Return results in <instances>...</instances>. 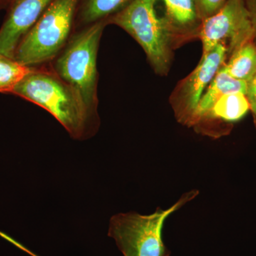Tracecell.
<instances>
[{
	"mask_svg": "<svg viewBox=\"0 0 256 256\" xmlns=\"http://www.w3.org/2000/svg\"><path fill=\"white\" fill-rule=\"evenodd\" d=\"M244 1L252 21V31H254L252 42L256 45V0H244Z\"/></svg>",
	"mask_w": 256,
	"mask_h": 256,
	"instance_id": "16",
	"label": "cell"
},
{
	"mask_svg": "<svg viewBox=\"0 0 256 256\" xmlns=\"http://www.w3.org/2000/svg\"><path fill=\"white\" fill-rule=\"evenodd\" d=\"M224 65L217 72L216 75L204 92L194 116L192 128L208 114L216 101L222 96L232 92H242L246 95L247 82L237 80L230 76L226 72Z\"/></svg>",
	"mask_w": 256,
	"mask_h": 256,
	"instance_id": "10",
	"label": "cell"
},
{
	"mask_svg": "<svg viewBox=\"0 0 256 256\" xmlns=\"http://www.w3.org/2000/svg\"><path fill=\"white\" fill-rule=\"evenodd\" d=\"M224 68L230 76L248 84L256 74V45L252 40L234 50Z\"/></svg>",
	"mask_w": 256,
	"mask_h": 256,
	"instance_id": "11",
	"label": "cell"
},
{
	"mask_svg": "<svg viewBox=\"0 0 256 256\" xmlns=\"http://www.w3.org/2000/svg\"><path fill=\"white\" fill-rule=\"evenodd\" d=\"M228 0H196L202 20L215 14Z\"/></svg>",
	"mask_w": 256,
	"mask_h": 256,
	"instance_id": "14",
	"label": "cell"
},
{
	"mask_svg": "<svg viewBox=\"0 0 256 256\" xmlns=\"http://www.w3.org/2000/svg\"><path fill=\"white\" fill-rule=\"evenodd\" d=\"M198 194V190H191L184 194L172 206L165 210L158 208L150 215L136 212L114 215L109 223L108 236L114 239L124 256H170L162 240L164 222Z\"/></svg>",
	"mask_w": 256,
	"mask_h": 256,
	"instance_id": "2",
	"label": "cell"
},
{
	"mask_svg": "<svg viewBox=\"0 0 256 256\" xmlns=\"http://www.w3.org/2000/svg\"><path fill=\"white\" fill-rule=\"evenodd\" d=\"M107 20L88 25L76 34L54 64V73L80 94L88 109L97 116V55Z\"/></svg>",
	"mask_w": 256,
	"mask_h": 256,
	"instance_id": "4",
	"label": "cell"
},
{
	"mask_svg": "<svg viewBox=\"0 0 256 256\" xmlns=\"http://www.w3.org/2000/svg\"><path fill=\"white\" fill-rule=\"evenodd\" d=\"M133 0H86L80 20L86 25L106 20L128 6Z\"/></svg>",
	"mask_w": 256,
	"mask_h": 256,
	"instance_id": "12",
	"label": "cell"
},
{
	"mask_svg": "<svg viewBox=\"0 0 256 256\" xmlns=\"http://www.w3.org/2000/svg\"><path fill=\"white\" fill-rule=\"evenodd\" d=\"M164 6L165 22L172 37L174 48L188 40L198 38L202 23L196 0H161Z\"/></svg>",
	"mask_w": 256,
	"mask_h": 256,
	"instance_id": "9",
	"label": "cell"
},
{
	"mask_svg": "<svg viewBox=\"0 0 256 256\" xmlns=\"http://www.w3.org/2000/svg\"><path fill=\"white\" fill-rule=\"evenodd\" d=\"M226 60V48L218 44L202 55L194 70L178 82L170 96V102L180 124L191 127L204 92Z\"/></svg>",
	"mask_w": 256,
	"mask_h": 256,
	"instance_id": "7",
	"label": "cell"
},
{
	"mask_svg": "<svg viewBox=\"0 0 256 256\" xmlns=\"http://www.w3.org/2000/svg\"><path fill=\"white\" fill-rule=\"evenodd\" d=\"M156 0H133L128 6L107 18L128 32L146 52L148 62L158 75L169 72L174 48L164 18L156 9Z\"/></svg>",
	"mask_w": 256,
	"mask_h": 256,
	"instance_id": "3",
	"label": "cell"
},
{
	"mask_svg": "<svg viewBox=\"0 0 256 256\" xmlns=\"http://www.w3.org/2000/svg\"><path fill=\"white\" fill-rule=\"evenodd\" d=\"M11 94L48 111L74 139H85L97 124L80 94L55 73L31 68Z\"/></svg>",
	"mask_w": 256,
	"mask_h": 256,
	"instance_id": "1",
	"label": "cell"
},
{
	"mask_svg": "<svg viewBox=\"0 0 256 256\" xmlns=\"http://www.w3.org/2000/svg\"><path fill=\"white\" fill-rule=\"evenodd\" d=\"M16 0H0V10L11 6Z\"/></svg>",
	"mask_w": 256,
	"mask_h": 256,
	"instance_id": "17",
	"label": "cell"
},
{
	"mask_svg": "<svg viewBox=\"0 0 256 256\" xmlns=\"http://www.w3.org/2000/svg\"><path fill=\"white\" fill-rule=\"evenodd\" d=\"M80 0H54L18 43L14 60L32 68L54 58L66 43Z\"/></svg>",
	"mask_w": 256,
	"mask_h": 256,
	"instance_id": "5",
	"label": "cell"
},
{
	"mask_svg": "<svg viewBox=\"0 0 256 256\" xmlns=\"http://www.w3.org/2000/svg\"><path fill=\"white\" fill-rule=\"evenodd\" d=\"M31 70L14 58L0 54V92L11 94L15 86Z\"/></svg>",
	"mask_w": 256,
	"mask_h": 256,
	"instance_id": "13",
	"label": "cell"
},
{
	"mask_svg": "<svg viewBox=\"0 0 256 256\" xmlns=\"http://www.w3.org/2000/svg\"><path fill=\"white\" fill-rule=\"evenodd\" d=\"M246 96L250 104V110L256 129V74L252 80L248 84Z\"/></svg>",
	"mask_w": 256,
	"mask_h": 256,
	"instance_id": "15",
	"label": "cell"
},
{
	"mask_svg": "<svg viewBox=\"0 0 256 256\" xmlns=\"http://www.w3.org/2000/svg\"><path fill=\"white\" fill-rule=\"evenodd\" d=\"M30 254H31V255L33 256H36V255H34V254H32V252Z\"/></svg>",
	"mask_w": 256,
	"mask_h": 256,
	"instance_id": "18",
	"label": "cell"
},
{
	"mask_svg": "<svg viewBox=\"0 0 256 256\" xmlns=\"http://www.w3.org/2000/svg\"><path fill=\"white\" fill-rule=\"evenodd\" d=\"M54 0H16L0 28V54L14 58L18 43Z\"/></svg>",
	"mask_w": 256,
	"mask_h": 256,
	"instance_id": "8",
	"label": "cell"
},
{
	"mask_svg": "<svg viewBox=\"0 0 256 256\" xmlns=\"http://www.w3.org/2000/svg\"><path fill=\"white\" fill-rule=\"evenodd\" d=\"M254 31L244 0H228L218 12L202 21L198 38L206 54L218 44L226 46L227 58L247 42Z\"/></svg>",
	"mask_w": 256,
	"mask_h": 256,
	"instance_id": "6",
	"label": "cell"
}]
</instances>
